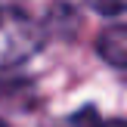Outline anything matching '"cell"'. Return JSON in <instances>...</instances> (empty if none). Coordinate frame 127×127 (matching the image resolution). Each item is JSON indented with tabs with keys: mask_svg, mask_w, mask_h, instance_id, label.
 <instances>
[{
	"mask_svg": "<svg viewBox=\"0 0 127 127\" xmlns=\"http://www.w3.org/2000/svg\"><path fill=\"white\" fill-rule=\"evenodd\" d=\"M0 127H9V124H6V121H3V118H0Z\"/></svg>",
	"mask_w": 127,
	"mask_h": 127,
	"instance_id": "5",
	"label": "cell"
},
{
	"mask_svg": "<svg viewBox=\"0 0 127 127\" xmlns=\"http://www.w3.org/2000/svg\"><path fill=\"white\" fill-rule=\"evenodd\" d=\"M96 53L102 62H109L112 68H121L127 65V28L124 25H112V28H105L102 34H99L96 40Z\"/></svg>",
	"mask_w": 127,
	"mask_h": 127,
	"instance_id": "2",
	"label": "cell"
},
{
	"mask_svg": "<svg viewBox=\"0 0 127 127\" xmlns=\"http://www.w3.org/2000/svg\"><path fill=\"white\" fill-rule=\"evenodd\" d=\"M99 127H124V121H109V124H99Z\"/></svg>",
	"mask_w": 127,
	"mask_h": 127,
	"instance_id": "4",
	"label": "cell"
},
{
	"mask_svg": "<svg viewBox=\"0 0 127 127\" xmlns=\"http://www.w3.org/2000/svg\"><path fill=\"white\" fill-rule=\"evenodd\" d=\"M90 9L102 12V16H121V12L127 9V0H84Z\"/></svg>",
	"mask_w": 127,
	"mask_h": 127,
	"instance_id": "3",
	"label": "cell"
},
{
	"mask_svg": "<svg viewBox=\"0 0 127 127\" xmlns=\"http://www.w3.org/2000/svg\"><path fill=\"white\" fill-rule=\"evenodd\" d=\"M47 40V28L12 3H0V71L25 65Z\"/></svg>",
	"mask_w": 127,
	"mask_h": 127,
	"instance_id": "1",
	"label": "cell"
}]
</instances>
